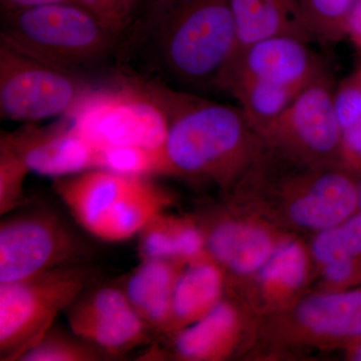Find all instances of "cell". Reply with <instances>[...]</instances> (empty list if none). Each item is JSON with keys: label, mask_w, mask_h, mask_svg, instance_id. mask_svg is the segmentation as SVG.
Here are the masks:
<instances>
[{"label": "cell", "mask_w": 361, "mask_h": 361, "mask_svg": "<svg viewBox=\"0 0 361 361\" xmlns=\"http://www.w3.org/2000/svg\"><path fill=\"white\" fill-rule=\"evenodd\" d=\"M30 172L23 157L0 141V215L16 212L28 204L25 182Z\"/></svg>", "instance_id": "cell-26"}, {"label": "cell", "mask_w": 361, "mask_h": 361, "mask_svg": "<svg viewBox=\"0 0 361 361\" xmlns=\"http://www.w3.org/2000/svg\"><path fill=\"white\" fill-rule=\"evenodd\" d=\"M360 211H361V176L360 180Z\"/></svg>", "instance_id": "cell-35"}, {"label": "cell", "mask_w": 361, "mask_h": 361, "mask_svg": "<svg viewBox=\"0 0 361 361\" xmlns=\"http://www.w3.org/2000/svg\"><path fill=\"white\" fill-rule=\"evenodd\" d=\"M336 87L323 71L301 90L262 135L265 144L316 169L341 161V128L334 108Z\"/></svg>", "instance_id": "cell-9"}, {"label": "cell", "mask_w": 361, "mask_h": 361, "mask_svg": "<svg viewBox=\"0 0 361 361\" xmlns=\"http://www.w3.org/2000/svg\"><path fill=\"white\" fill-rule=\"evenodd\" d=\"M222 290V271L210 257L183 268L173 293L169 334H176L207 314L220 302Z\"/></svg>", "instance_id": "cell-18"}, {"label": "cell", "mask_w": 361, "mask_h": 361, "mask_svg": "<svg viewBox=\"0 0 361 361\" xmlns=\"http://www.w3.org/2000/svg\"><path fill=\"white\" fill-rule=\"evenodd\" d=\"M77 1L80 6L92 11L118 37H121L126 28L129 26V18L126 13L123 0H77Z\"/></svg>", "instance_id": "cell-29"}, {"label": "cell", "mask_w": 361, "mask_h": 361, "mask_svg": "<svg viewBox=\"0 0 361 361\" xmlns=\"http://www.w3.org/2000/svg\"><path fill=\"white\" fill-rule=\"evenodd\" d=\"M94 87L80 75L0 44L1 120L30 123L66 118Z\"/></svg>", "instance_id": "cell-8"}, {"label": "cell", "mask_w": 361, "mask_h": 361, "mask_svg": "<svg viewBox=\"0 0 361 361\" xmlns=\"http://www.w3.org/2000/svg\"><path fill=\"white\" fill-rule=\"evenodd\" d=\"M66 315L71 331L106 357H120L151 341V330L130 305L122 286L92 285Z\"/></svg>", "instance_id": "cell-10"}, {"label": "cell", "mask_w": 361, "mask_h": 361, "mask_svg": "<svg viewBox=\"0 0 361 361\" xmlns=\"http://www.w3.org/2000/svg\"><path fill=\"white\" fill-rule=\"evenodd\" d=\"M342 165L361 176V118L341 132Z\"/></svg>", "instance_id": "cell-30"}, {"label": "cell", "mask_w": 361, "mask_h": 361, "mask_svg": "<svg viewBox=\"0 0 361 361\" xmlns=\"http://www.w3.org/2000/svg\"><path fill=\"white\" fill-rule=\"evenodd\" d=\"M346 33L361 54V0L356 1L349 14Z\"/></svg>", "instance_id": "cell-31"}, {"label": "cell", "mask_w": 361, "mask_h": 361, "mask_svg": "<svg viewBox=\"0 0 361 361\" xmlns=\"http://www.w3.org/2000/svg\"><path fill=\"white\" fill-rule=\"evenodd\" d=\"M0 141L20 154L32 172L52 179L101 168V149L85 139L68 118L47 127L26 123L14 132H2Z\"/></svg>", "instance_id": "cell-12"}, {"label": "cell", "mask_w": 361, "mask_h": 361, "mask_svg": "<svg viewBox=\"0 0 361 361\" xmlns=\"http://www.w3.org/2000/svg\"><path fill=\"white\" fill-rule=\"evenodd\" d=\"M75 129L97 149H161L169 116L158 82L130 75L90 90L70 115Z\"/></svg>", "instance_id": "cell-5"}, {"label": "cell", "mask_w": 361, "mask_h": 361, "mask_svg": "<svg viewBox=\"0 0 361 361\" xmlns=\"http://www.w3.org/2000/svg\"><path fill=\"white\" fill-rule=\"evenodd\" d=\"M6 216L0 223V284L92 262V247L54 211L30 209Z\"/></svg>", "instance_id": "cell-7"}, {"label": "cell", "mask_w": 361, "mask_h": 361, "mask_svg": "<svg viewBox=\"0 0 361 361\" xmlns=\"http://www.w3.org/2000/svg\"><path fill=\"white\" fill-rule=\"evenodd\" d=\"M301 90L253 80L235 85L228 92L238 101L239 108L251 127L262 137L283 115Z\"/></svg>", "instance_id": "cell-20"}, {"label": "cell", "mask_w": 361, "mask_h": 361, "mask_svg": "<svg viewBox=\"0 0 361 361\" xmlns=\"http://www.w3.org/2000/svg\"><path fill=\"white\" fill-rule=\"evenodd\" d=\"M158 82L169 116L164 145L170 175L227 184L265 144L241 109Z\"/></svg>", "instance_id": "cell-2"}, {"label": "cell", "mask_w": 361, "mask_h": 361, "mask_svg": "<svg viewBox=\"0 0 361 361\" xmlns=\"http://www.w3.org/2000/svg\"><path fill=\"white\" fill-rule=\"evenodd\" d=\"M99 278L90 262L0 284V360H20Z\"/></svg>", "instance_id": "cell-6"}, {"label": "cell", "mask_w": 361, "mask_h": 361, "mask_svg": "<svg viewBox=\"0 0 361 361\" xmlns=\"http://www.w3.org/2000/svg\"><path fill=\"white\" fill-rule=\"evenodd\" d=\"M307 258L302 247L294 241L275 247L267 262L260 269L264 284L285 290H295L305 281Z\"/></svg>", "instance_id": "cell-25"}, {"label": "cell", "mask_w": 361, "mask_h": 361, "mask_svg": "<svg viewBox=\"0 0 361 361\" xmlns=\"http://www.w3.org/2000/svg\"><path fill=\"white\" fill-rule=\"evenodd\" d=\"M183 268L180 261L141 260L122 286L130 305L152 334L170 332L173 293Z\"/></svg>", "instance_id": "cell-14"}, {"label": "cell", "mask_w": 361, "mask_h": 361, "mask_svg": "<svg viewBox=\"0 0 361 361\" xmlns=\"http://www.w3.org/2000/svg\"><path fill=\"white\" fill-rule=\"evenodd\" d=\"M147 1L148 0H123V6H125L126 13H127L128 18H129L130 23L134 20L135 16L140 13Z\"/></svg>", "instance_id": "cell-33"}, {"label": "cell", "mask_w": 361, "mask_h": 361, "mask_svg": "<svg viewBox=\"0 0 361 361\" xmlns=\"http://www.w3.org/2000/svg\"><path fill=\"white\" fill-rule=\"evenodd\" d=\"M54 190L82 229L106 242L137 236L172 202L152 178L104 168L54 179Z\"/></svg>", "instance_id": "cell-4"}, {"label": "cell", "mask_w": 361, "mask_h": 361, "mask_svg": "<svg viewBox=\"0 0 361 361\" xmlns=\"http://www.w3.org/2000/svg\"><path fill=\"white\" fill-rule=\"evenodd\" d=\"M106 356L90 342L52 326L18 361H99Z\"/></svg>", "instance_id": "cell-21"}, {"label": "cell", "mask_w": 361, "mask_h": 361, "mask_svg": "<svg viewBox=\"0 0 361 361\" xmlns=\"http://www.w3.org/2000/svg\"><path fill=\"white\" fill-rule=\"evenodd\" d=\"M118 39L78 2L1 11L0 44L77 75L115 56Z\"/></svg>", "instance_id": "cell-3"}, {"label": "cell", "mask_w": 361, "mask_h": 361, "mask_svg": "<svg viewBox=\"0 0 361 361\" xmlns=\"http://www.w3.org/2000/svg\"><path fill=\"white\" fill-rule=\"evenodd\" d=\"M351 360L361 361V341L350 344Z\"/></svg>", "instance_id": "cell-34"}, {"label": "cell", "mask_w": 361, "mask_h": 361, "mask_svg": "<svg viewBox=\"0 0 361 361\" xmlns=\"http://www.w3.org/2000/svg\"><path fill=\"white\" fill-rule=\"evenodd\" d=\"M237 49L229 0H148L115 58L123 71L169 87L218 89Z\"/></svg>", "instance_id": "cell-1"}, {"label": "cell", "mask_w": 361, "mask_h": 361, "mask_svg": "<svg viewBox=\"0 0 361 361\" xmlns=\"http://www.w3.org/2000/svg\"><path fill=\"white\" fill-rule=\"evenodd\" d=\"M334 108L341 132L360 120L361 68L336 87Z\"/></svg>", "instance_id": "cell-28"}, {"label": "cell", "mask_w": 361, "mask_h": 361, "mask_svg": "<svg viewBox=\"0 0 361 361\" xmlns=\"http://www.w3.org/2000/svg\"><path fill=\"white\" fill-rule=\"evenodd\" d=\"M59 2H78L77 0H0L1 11L26 8V7L44 6V4H59Z\"/></svg>", "instance_id": "cell-32"}, {"label": "cell", "mask_w": 361, "mask_h": 361, "mask_svg": "<svg viewBox=\"0 0 361 361\" xmlns=\"http://www.w3.org/2000/svg\"><path fill=\"white\" fill-rule=\"evenodd\" d=\"M205 238L210 258L239 274L260 271L275 248L265 230L236 221L218 223Z\"/></svg>", "instance_id": "cell-16"}, {"label": "cell", "mask_w": 361, "mask_h": 361, "mask_svg": "<svg viewBox=\"0 0 361 361\" xmlns=\"http://www.w3.org/2000/svg\"><path fill=\"white\" fill-rule=\"evenodd\" d=\"M360 211V180L345 167L320 168L301 185L289 217L300 227L329 229Z\"/></svg>", "instance_id": "cell-13"}, {"label": "cell", "mask_w": 361, "mask_h": 361, "mask_svg": "<svg viewBox=\"0 0 361 361\" xmlns=\"http://www.w3.org/2000/svg\"><path fill=\"white\" fill-rule=\"evenodd\" d=\"M137 252L141 260H178L174 218L165 212L156 216L137 235Z\"/></svg>", "instance_id": "cell-27"}, {"label": "cell", "mask_w": 361, "mask_h": 361, "mask_svg": "<svg viewBox=\"0 0 361 361\" xmlns=\"http://www.w3.org/2000/svg\"><path fill=\"white\" fill-rule=\"evenodd\" d=\"M312 252L322 265L334 260L361 261V211L341 224L319 231Z\"/></svg>", "instance_id": "cell-24"}, {"label": "cell", "mask_w": 361, "mask_h": 361, "mask_svg": "<svg viewBox=\"0 0 361 361\" xmlns=\"http://www.w3.org/2000/svg\"><path fill=\"white\" fill-rule=\"evenodd\" d=\"M307 44L298 37L276 35L247 45L235 54L218 89L228 92L255 80L303 90L325 71Z\"/></svg>", "instance_id": "cell-11"}, {"label": "cell", "mask_w": 361, "mask_h": 361, "mask_svg": "<svg viewBox=\"0 0 361 361\" xmlns=\"http://www.w3.org/2000/svg\"><path fill=\"white\" fill-rule=\"evenodd\" d=\"M236 325V311L220 301L200 319L176 332L175 353L186 360L221 357L231 343Z\"/></svg>", "instance_id": "cell-19"}, {"label": "cell", "mask_w": 361, "mask_h": 361, "mask_svg": "<svg viewBox=\"0 0 361 361\" xmlns=\"http://www.w3.org/2000/svg\"><path fill=\"white\" fill-rule=\"evenodd\" d=\"M101 168L134 177L170 175L164 147L161 149L113 147L101 149Z\"/></svg>", "instance_id": "cell-23"}, {"label": "cell", "mask_w": 361, "mask_h": 361, "mask_svg": "<svg viewBox=\"0 0 361 361\" xmlns=\"http://www.w3.org/2000/svg\"><path fill=\"white\" fill-rule=\"evenodd\" d=\"M313 39L341 42L348 37L349 14L357 0H298Z\"/></svg>", "instance_id": "cell-22"}, {"label": "cell", "mask_w": 361, "mask_h": 361, "mask_svg": "<svg viewBox=\"0 0 361 361\" xmlns=\"http://www.w3.org/2000/svg\"><path fill=\"white\" fill-rule=\"evenodd\" d=\"M238 49L276 35L313 39L298 0H229Z\"/></svg>", "instance_id": "cell-15"}, {"label": "cell", "mask_w": 361, "mask_h": 361, "mask_svg": "<svg viewBox=\"0 0 361 361\" xmlns=\"http://www.w3.org/2000/svg\"><path fill=\"white\" fill-rule=\"evenodd\" d=\"M296 319L317 336L355 343L361 341V288L308 297L297 307Z\"/></svg>", "instance_id": "cell-17"}]
</instances>
